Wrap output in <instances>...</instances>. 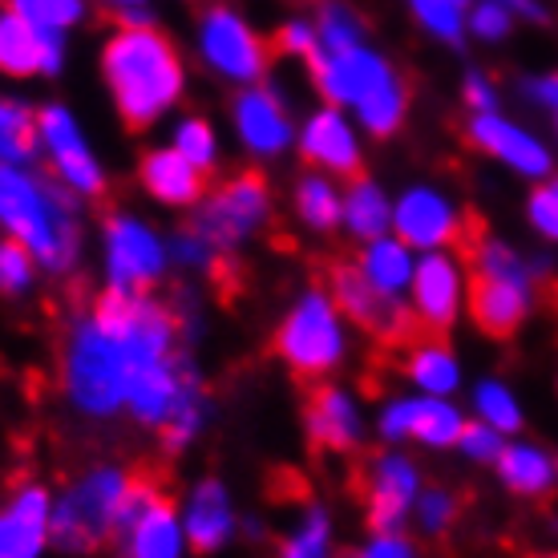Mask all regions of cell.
<instances>
[{
	"mask_svg": "<svg viewBox=\"0 0 558 558\" xmlns=\"http://www.w3.org/2000/svg\"><path fill=\"white\" fill-rule=\"evenodd\" d=\"M453 4H461V9H470V4H474V0H453Z\"/></svg>",
	"mask_w": 558,
	"mask_h": 558,
	"instance_id": "cell-51",
	"label": "cell"
},
{
	"mask_svg": "<svg viewBox=\"0 0 558 558\" xmlns=\"http://www.w3.org/2000/svg\"><path fill=\"white\" fill-rule=\"evenodd\" d=\"M502 4L514 13V21L518 16H522V21H546V9L538 0H502Z\"/></svg>",
	"mask_w": 558,
	"mask_h": 558,
	"instance_id": "cell-49",
	"label": "cell"
},
{
	"mask_svg": "<svg viewBox=\"0 0 558 558\" xmlns=\"http://www.w3.org/2000/svg\"><path fill=\"white\" fill-rule=\"evenodd\" d=\"M307 429L312 441L328 449L361 446V409L344 389H316L307 401Z\"/></svg>",
	"mask_w": 558,
	"mask_h": 558,
	"instance_id": "cell-23",
	"label": "cell"
},
{
	"mask_svg": "<svg viewBox=\"0 0 558 558\" xmlns=\"http://www.w3.org/2000/svg\"><path fill=\"white\" fill-rule=\"evenodd\" d=\"M300 150L312 167H324L332 174H356V167H361V142L352 134L349 118L336 106L307 118L304 134H300Z\"/></svg>",
	"mask_w": 558,
	"mask_h": 558,
	"instance_id": "cell-21",
	"label": "cell"
},
{
	"mask_svg": "<svg viewBox=\"0 0 558 558\" xmlns=\"http://www.w3.org/2000/svg\"><path fill=\"white\" fill-rule=\"evenodd\" d=\"M498 474H502V482L514 494L534 498V494H546V489L555 486L558 465L538 446H506L502 458H498Z\"/></svg>",
	"mask_w": 558,
	"mask_h": 558,
	"instance_id": "cell-27",
	"label": "cell"
},
{
	"mask_svg": "<svg viewBox=\"0 0 558 558\" xmlns=\"http://www.w3.org/2000/svg\"><path fill=\"white\" fill-rule=\"evenodd\" d=\"M526 98L538 101L543 110H550V118H555V126H558V73H546V77L526 82Z\"/></svg>",
	"mask_w": 558,
	"mask_h": 558,
	"instance_id": "cell-48",
	"label": "cell"
},
{
	"mask_svg": "<svg viewBox=\"0 0 558 558\" xmlns=\"http://www.w3.org/2000/svg\"><path fill=\"white\" fill-rule=\"evenodd\" d=\"M279 356L300 377H324L344 356V320L328 292H304L300 304L283 316L276 336Z\"/></svg>",
	"mask_w": 558,
	"mask_h": 558,
	"instance_id": "cell-7",
	"label": "cell"
},
{
	"mask_svg": "<svg viewBox=\"0 0 558 558\" xmlns=\"http://www.w3.org/2000/svg\"><path fill=\"white\" fill-rule=\"evenodd\" d=\"M470 138L474 146H482L486 154H494L498 162H506L510 170L518 174H526V179H546L550 167H555V158L546 150L543 142L534 138L531 130L514 126L510 118L502 113H474V122H470Z\"/></svg>",
	"mask_w": 558,
	"mask_h": 558,
	"instance_id": "cell-17",
	"label": "cell"
},
{
	"mask_svg": "<svg viewBox=\"0 0 558 558\" xmlns=\"http://www.w3.org/2000/svg\"><path fill=\"white\" fill-rule=\"evenodd\" d=\"M340 223L349 227L356 239H380L385 231L392 227V203L385 198L377 182L368 179H356L349 186V195H344V215H340Z\"/></svg>",
	"mask_w": 558,
	"mask_h": 558,
	"instance_id": "cell-26",
	"label": "cell"
},
{
	"mask_svg": "<svg viewBox=\"0 0 558 558\" xmlns=\"http://www.w3.org/2000/svg\"><path fill=\"white\" fill-rule=\"evenodd\" d=\"M198 53L219 77L259 85L267 73V45L235 9H210L198 21Z\"/></svg>",
	"mask_w": 558,
	"mask_h": 558,
	"instance_id": "cell-9",
	"label": "cell"
},
{
	"mask_svg": "<svg viewBox=\"0 0 558 558\" xmlns=\"http://www.w3.org/2000/svg\"><path fill=\"white\" fill-rule=\"evenodd\" d=\"M37 142L49 154L57 179L65 182L73 195L98 198L106 191V174H101L98 158L89 154V146L82 138V126L73 122V113L65 106H45L37 113Z\"/></svg>",
	"mask_w": 558,
	"mask_h": 558,
	"instance_id": "cell-12",
	"label": "cell"
},
{
	"mask_svg": "<svg viewBox=\"0 0 558 558\" xmlns=\"http://www.w3.org/2000/svg\"><path fill=\"white\" fill-rule=\"evenodd\" d=\"M307 65L316 73V85H320L324 98L332 101V106H352L368 134L385 138V134H392L405 122V82L368 45L316 49V53L307 57Z\"/></svg>",
	"mask_w": 558,
	"mask_h": 558,
	"instance_id": "cell-3",
	"label": "cell"
},
{
	"mask_svg": "<svg viewBox=\"0 0 558 558\" xmlns=\"http://www.w3.org/2000/svg\"><path fill=\"white\" fill-rule=\"evenodd\" d=\"M316 45H320V37H316V25H307V21H292V25H283V33H279V49L283 53L312 57Z\"/></svg>",
	"mask_w": 558,
	"mask_h": 558,
	"instance_id": "cell-46",
	"label": "cell"
},
{
	"mask_svg": "<svg viewBox=\"0 0 558 558\" xmlns=\"http://www.w3.org/2000/svg\"><path fill=\"white\" fill-rule=\"evenodd\" d=\"M531 223L538 235L558 243V186L555 182H550V186H538L531 195Z\"/></svg>",
	"mask_w": 558,
	"mask_h": 558,
	"instance_id": "cell-43",
	"label": "cell"
},
{
	"mask_svg": "<svg viewBox=\"0 0 558 558\" xmlns=\"http://www.w3.org/2000/svg\"><path fill=\"white\" fill-rule=\"evenodd\" d=\"M65 61V45L61 33H45V28L28 25L25 16L13 9L0 13V70L25 77V73H57Z\"/></svg>",
	"mask_w": 558,
	"mask_h": 558,
	"instance_id": "cell-18",
	"label": "cell"
},
{
	"mask_svg": "<svg viewBox=\"0 0 558 558\" xmlns=\"http://www.w3.org/2000/svg\"><path fill=\"white\" fill-rule=\"evenodd\" d=\"M546 558H558V555H546Z\"/></svg>",
	"mask_w": 558,
	"mask_h": 558,
	"instance_id": "cell-52",
	"label": "cell"
},
{
	"mask_svg": "<svg viewBox=\"0 0 558 558\" xmlns=\"http://www.w3.org/2000/svg\"><path fill=\"white\" fill-rule=\"evenodd\" d=\"M33 252L16 239H4L0 243V292H25L33 283Z\"/></svg>",
	"mask_w": 558,
	"mask_h": 558,
	"instance_id": "cell-38",
	"label": "cell"
},
{
	"mask_svg": "<svg viewBox=\"0 0 558 558\" xmlns=\"http://www.w3.org/2000/svg\"><path fill=\"white\" fill-rule=\"evenodd\" d=\"M182 531L198 550H219L235 534V510H231L223 482H198L182 514Z\"/></svg>",
	"mask_w": 558,
	"mask_h": 558,
	"instance_id": "cell-22",
	"label": "cell"
},
{
	"mask_svg": "<svg viewBox=\"0 0 558 558\" xmlns=\"http://www.w3.org/2000/svg\"><path fill=\"white\" fill-rule=\"evenodd\" d=\"M409 377L429 397H449L461 385V368L446 344L429 340V344H417V349L409 352Z\"/></svg>",
	"mask_w": 558,
	"mask_h": 558,
	"instance_id": "cell-29",
	"label": "cell"
},
{
	"mask_svg": "<svg viewBox=\"0 0 558 558\" xmlns=\"http://www.w3.org/2000/svg\"><path fill=\"white\" fill-rule=\"evenodd\" d=\"M106 4H113V9H118V13H126V9H142V4H146V0H106Z\"/></svg>",
	"mask_w": 558,
	"mask_h": 558,
	"instance_id": "cell-50",
	"label": "cell"
},
{
	"mask_svg": "<svg viewBox=\"0 0 558 558\" xmlns=\"http://www.w3.org/2000/svg\"><path fill=\"white\" fill-rule=\"evenodd\" d=\"M356 558H417V550L401 531H377L356 550Z\"/></svg>",
	"mask_w": 558,
	"mask_h": 558,
	"instance_id": "cell-44",
	"label": "cell"
},
{
	"mask_svg": "<svg viewBox=\"0 0 558 558\" xmlns=\"http://www.w3.org/2000/svg\"><path fill=\"white\" fill-rule=\"evenodd\" d=\"M409 9L437 41L461 45V37H465V9L461 4H453V0H409Z\"/></svg>",
	"mask_w": 558,
	"mask_h": 558,
	"instance_id": "cell-35",
	"label": "cell"
},
{
	"mask_svg": "<svg viewBox=\"0 0 558 558\" xmlns=\"http://www.w3.org/2000/svg\"><path fill=\"white\" fill-rule=\"evenodd\" d=\"M170 252L150 227L130 219V215H113L106 223V271H110L113 292H142L154 279L167 271Z\"/></svg>",
	"mask_w": 558,
	"mask_h": 558,
	"instance_id": "cell-11",
	"label": "cell"
},
{
	"mask_svg": "<svg viewBox=\"0 0 558 558\" xmlns=\"http://www.w3.org/2000/svg\"><path fill=\"white\" fill-rule=\"evenodd\" d=\"M465 417L458 405H449L446 397H413V421H409V437H417L425 446H458Z\"/></svg>",
	"mask_w": 558,
	"mask_h": 558,
	"instance_id": "cell-28",
	"label": "cell"
},
{
	"mask_svg": "<svg viewBox=\"0 0 558 558\" xmlns=\"http://www.w3.org/2000/svg\"><path fill=\"white\" fill-rule=\"evenodd\" d=\"M0 223L49 271L77 259V207L41 174L0 162Z\"/></svg>",
	"mask_w": 558,
	"mask_h": 558,
	"instance_id": "cell-2",
	"label": "cell"
},
{
	"mask_svg": "<svg viewBox=\"0 0 558 558\" xmlns=\"http://www.w3.org/2000/svg\"><path fill=\"white\" fill-rule=\"evenodd\" d=\"M510 25H514V13L502 0H477V4H470V16H465V28L482 41H502Z\"/></svg>",
	"mask_w": 558,
	"mask_h": 558,
	"instance_id": "cell-39",
	"label": "cell"
},
{
	"mask_svg": "<svg viewBox=\"0 0 558 558\" xmlns=\"http://www.w3.org/2000/svg\"><path fill=\"white\" fill-rule=\"evenodd\" d=\"M474 405H477V417L486 421L489 429L514 433L522 425V409H518L514 392L506 389L502 380H482L474 392Z\"/></svg>",
	"mask_w": 558,
	"mask_h": 558,
	"instance_id": "cell-33",
	"label": "cell"
},
{
	"mask_svg": "<svg viewBox=\"0 0 558 558\" xmlns=\"http://www.w3.org/2000/svg\"><path fill=\"white\" fill-rule=\"evenodd\" d=\"M409 421H413V397H397V401H389L385 413H380V433H385V441H405Z\"/></svg>",
	"mask_w": 558,
	"mask_h": 558,
	"instance_id": "cell-45",
	"label": "cell"
},
{
	"mask_svg": "<svg viewBox=\"0 0 558 558\" xmlns=\"http://www.w3.org/2000/svg\"><path fill=\"white\" fill-rule=\"evenodd\" d=\"M37 118L21 101L0 98V162L4 167H25L37 154Z\"/></svg>",
	"mask_w": 558,
	"mask_h": 558,
	"instance_id": "cell-30",
	"label": "cell"
},
{
	"mask_svg": "<svg viewBox=\"0 0 558 558\" xmlns=\"http://www.w3.org/2000/svg\"><path fill=\"white\" fill-rule=\"evenodd\" d=\"M413 316H417L429 332H441L458 320L461 300H465V276H461V259L449 252H425L413 271Z\"/></svg>",
	"mask_w": 558,
	"mask_h": 558,
	"instance_id": "cell-15",
	"label": "cell"
},
{
	"mask_svg": "<svg viewBox=\"0 0 558 558\" xmlns=\"http://www.w3.org/2000/svg\"><path fill=\"white\" fill-rule=\"evenodd\" d=\"M465 101L474 106V113H494V106H498V89H494V82H489L486 73H470L465 77Z\"/></svg>",
	"mask_w": 558,
	"mask_h": 558,
	"instance_id": "cell-47",
	"label": "cell"
},
{
	"mask_svg": "<svg viewBox=\"0 0 558 558\" xmlns=\"http://www.w3.org/2000/svg\"><path fill=\"white\" fill-rule=\"evenodd\" d=\"M9 9L45 33H65L85 16V0H9Z\"/></svg>",
	"mask_w": 558,
	"mask_h": 558,
	"instance_id": "cell-32",
	"label": "cell"
},
{
	"mask_svg": "<svg viewBox=\"0 0 558 558\" xmlns=\"http://www.w3.org/2000/svg\"><path fill=\"white\" fill-rule=\"evenodd\" d=\"M453 514H458V502H453V494H446V489H429V494H421L417 498L421 531L441 534L449 522H453Z\"/></svg>",
	"mask_w": 558,
	"mask_h": 558,
	"instance_id": "cell-41",
	"label": "cell"
},
{
	"mask_svg": "<svg viewBox=\"0 0 558 558\" xmlns=\"http://www.w3.org/2000/svg\"><path fill=\"white\" fill-rule=\"evenodd\" d=\"M361 276L377 288L380 295H397L409 292L413 288V271H417V259H413V247H409L405 239L397 235H380V239H368L364 243V255H361Z\"/></svg>",
	"mask_w": 558,
	"mask_h": 558,
	"instance_id": "cell-24",
	"label": "cell"
},
{
	"mask_svg": "<svg viewBox=\"0 0 558 558\" xmlns=\"http://www.w3.org/2000/svg\"><path fill=\"white\" fill-rule=\"evenodd\" d=\"M235 130L239 138H243V146L252 154H259V158H276L292 142V118L283 110L279 94H271L264 85H252V89L239 94Z\"/></svg>",
	"mask_w": 558,
	"mask_h": 558,
	"instance_id": "cell-20",
	"label": "cell"
},
{
	"mask_svg": "<svg viewBox=\"0 0 558 558\" xmlns=\"http://www.w3.org/2000/svg\"><path fill=\"white\" fill-rule=\"evenodd\" d=\"M118 543L126 558H182V518L170 506V494L162 482L142 470L130 477L126 502L118 514Z\"/></svg>",
	"mask_w": 558,
	"mask_h": 558,
	"instance_id": "cell-8",
	"label": "cell"
},
{
	"mask_svg": "<svg viewBox=\"0 0 558 558\" xmlns=\"http://www.w3.org/2000/svg\"><path fill=\"white\" fill-rule=\"evenodd\" d=\"M283 558H332V526L324 510H304L295 534L283 543Z\"/></svg>",
	"mask_w": 558,
	"mask_h": 558,
	"instance_id": "cell-34",
	"label": "cell"
},
{
	"mask_svg": "<svg viewBox=\"0 0 558 558\" xmlns=\"http://www.w3.org/2000/svg\"><path fill=\"white\" fill-rule=\"evenodd\" d=\"M267 210H271L267 182L259 174H239V179H231L219 195L210 198L207 207L198 210L195 231L223 255L267 223Z\"/></svg>",
	"mask_w": 558,
	"mask_h": 558,
	"instance_id": "cell-10",
	"label": "cell"
},
{
	"mask_svg": "<svg viewBox=\"0 0 558 558\" xmlns=\"http://www.w3.org/2000/svg\"><path fill=\"white\" fill-rule=\"evenodd\" d=\"M53 502L41 486H21L0 510V558H41L49 543Z\"/></svg>",
	"mask_w": 558,
	"mask_h": 558,
	"instance_id": "cell-19",
	"label": "cell"
},
{
	"mask_svg": "<svg viewBox=\"0 0 558 558\" xmlns=\"http://www.w3.org/2000/svg\"><path fill=\"white\" fill-rule=\"evenodd\" d=\"M502 437L506 433L489 429L486 421H477V425H465V429H461L458 446L470 461H494V465H498V458H502V449H506Z\"/></svg>",
	"mask_w": 558,
	"mask_h": 558,
	"instance_id": "cell-40",
	"label": "cell"
},
{
	"mask_svg": "<svg viewBox=\"0 0 558 558\" xmlns=\"http://www.w3.org/2000/svg\"><path fill=\"white\" fill-rule=\"evenodd\" d=\"M174 150H179L191 167L210 170L215 167V154H219V146H215V130H210L203 118H182L179 126H174Z\"/></svg>",
	"mask_w": 558,
	"mask_h": 558,
	"instance_id": "cell-37",
	"label": "cell"
},
{
	"mask_svg": "<svg viewBox=\"0 0 558 558\" xmlns=\"http://www.w3.org/2000/svg\"><path fill=\"white\" fill-rule=\"evenodd\" d=\"M392 231L421 252H446L449 243H465L458 207L433 186H413L401 195V203L392 207Z\"/></svg>",
	"mask_w": 558,
	"mask_h": 558,
	"instance_id": "cell-13",
	"label": "cell"
},
{
	"mask_svg": "<svg viewBox=\"0 0 558 558\" xmlns=\"http://www.w3.org/2000/svg\"><path fill=\"white\" fill-rule=\"evenodd\" d=\"M332 300L352 320L368 328L377 340H405L409 336V307L392 295H380L356 264L332 267Z\"/></svg>",
	"mask_w": 558,
	"mask_h": 558,
	"instance_id": "cell-14",
	"label": "cell"
},
{
	"mask_svg": "<svg viewBox=\"0 0 558 558\" xmlns=\"http://www.w3.org/2000/svg\"><path fill=\"white\" fill-rule=\"evenodd\" d=\"M316 37H320L316 49H349V45H364V25L352 9L328 0L320 9V21H316Z\"/></svg>",
	"mask_w": 558,
	"mask_h": 558,
	"instance_id": "cell-36",
	"label": "cell"
},
{
	"mask_svg": "<svg viewBox=\"0 0 558 558\" xmlns=\"http://www.w3.org/2000/svg\"><path fill=\"white\" fill-rule=\"evenodd\" d=\"M142 182L154 198H162L170 207H186V203H198L203 195V170L191 167L174 146L170 150H154L146 154L142 162Z\"/></svg>",
	"mask_w": 558,
	"mask_h": 558,
	"instance_id": "cell-25",
	"label": "cell"
},
{
	"mask_svg": "<svg viewBox=\"0 0 558 558\" xmlns=\"http://www.w3.org/2000/svg\"><path fill=\"white\" fill-rule=\"evenodd\" d=\"M126 470L118 465H101V470H89L73 482L61 502L53 506V522H49V538H53L61 550H94L118 531V514H122V502H126L130 489Z\"/></svg>",
	"mask_w": 558,
	"mask_h": 558,
	"instance_id": "cell-6",
	"label": "cell"
},
{
	"mask_svg": "<svg viewBox=\"0 0 558 558\" xmlns=\"http://www.w3.org/2000/svg\"><path fill=\"white\" fill-rule=\"evenodd\" d=\"M65 389H70L73 405L89 413V417H110V413L126 405V352L101 328L94 312L82 316L70 332V344H65Z\"/></svg>",
	"mask_w": 558,
	"mask_h": 558,
	"instance_id": "cell-5",
	"label": "cell"
},
{
	"mask_svg": "<svg viewBox=\"0 0 558 558\" xmlns=\"http://www.w3.org/2000/svg\"><path fill=\"white\" fill-rule=\"evenodd\" d=\"M295 210H300V219H304L307 227L328 231V227H336L340 215H344V195H340L328 179H320V174H307V179H300V186H295Z\"/></svg>",
	"mask_w": 558,
	"mask_h": 558,
	"instance_id": "cell-31",
	"label": "cell"
},
{
	"mask_svg": "<svg viewBox=\"0 0 558 558\" xmlns=\"http://www.w3.org/2000/svg\"><path fill=\"white\" fill-rule=\"evenodd\" d=\"M421 477L413 461L401 453H385L368 465V482H364V502H368V522L373 531H401L405 518L417 506Z\"/></svg>",
	"mask_w": 558,
	"mask_h": 558,
	"instance_id": "cell-16",
	"label": "cell"
},
{
	"mask_svg": "<svg viewBox=\"0 0 558 558\" xmlns=\"http://www.w3.org/2000/svg\"><path fill=\"white\" fill-rule=\"evenodd\" d=\"M101 70L130 126H150L179 101L182 61L174 45L150 25H122L106 41Z\"/></svg>",
	"mask_w": 558,
	"mask_h": 558,
	"instance_id": "cell-1",
	"label": "cell"
},
{
	"mask_svg": "<svg viewBox=\"0 0 558 558\" xmlns=\"http://www.w3.org/2000/svg\"><path fill=\"white\" fill-rule=\"evenodd\" d=\"M555 186H558V179H555Z\"/></svg>",
	"mask_w": 558,
	"mask_h": 558,
	"instance_id": "cell-53",
	"label": "cell"
},
{
	"mask_svg": "<svg viewBox=\"0 0 558 558\" xmlns=\"http://www.w3.org/2000/svg\"><path fill=\"white\" fill-rule=\"evenodd\" d=\"M170 255H174L182 267H203V271L219 264V252L210 247L207 239L198 235L195 227H186V231H179V235H174V243H170Z\"/></svg>",
	"mask_w": 558,
	"mask_h": 558,
	"instance_id": "cell-42",
	"label": "cell"
},
{
	"mask_svg": "<svg viewBox=\"0 0 558 558\" xmlns=\"http://www.w3.org/2000/svg\"><path fill=\"white\" fill-rule=\"evenodd\" d=\"M461 247L474 264V279H470L474 320L489 336H510L534 304V267L498 239L465 235Z\"/></svg>",
	"mask_w": 558,
	"mask_h": 558,
	"instance_id": "cell-4",
	"label": "cell"
}]
</instances>
